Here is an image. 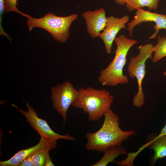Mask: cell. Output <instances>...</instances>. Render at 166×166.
<instances>
[{
    "label": "cell",
    "mask_w": 166,
    "mask_h": 166,
    "mask_svg": "<svg viewBox=\"0 0 166 166\" xmlns=\"http://www.w3.org/2000/svg\"><path fill=\"white\" fill-rule=\"evenodd\" d=\"M103 123L95 132H88L85 135L87 150L103 152L109 147L121 145L122 143L135 135L134 130L124 131L120 127L118 116L110 109L104 115Z\"/></svg>",
    "instance_id": "1"
},
{
    "label": "cell",
    "mask_w": 166,
    "mask_h": 166,
    "mask_svg": "<svg viewBox=\"0 0 166 166\" xmlns=\"http://www.w3.org/2000/svg\"><path fill=\"white\" fill-rule=\"evenodd\" d=\"M114 41L117 45L114 57L106 68L100 72L97 78L98 81L103 86H114L128 82L127 76L123 74V69L126 63L128 51L138 41L128 38L123 34L116 37Z\"/></svg>",
    "instance_id": "2"
},
{
    "label": "cell",
    "mask_w": 166,
    "mask_h": 166,
    "mask_svg": "<svg viewBox=\"0 0 166 166\" xmlns=\"http://www.w3.org/2000/svg\"><path fill=\"white\" fill-rule=\"evenodd\" d=\"M78 94L73 107L82 109L88 114V121H94L99 120L110 109L113 97L105 89H97L89 86L78 90Z\"/></svg>",
    "instance_id": "3"
},
{
    "label": "cell",
    "mask_w": 166,
    "mask_h": 166,
    "mask_svg": "<svg viewBox=\"0 0 166 166\" xmlns=\"http://www.w3.org/2000/svg\"><path fill=\"white\" fill-rule=\"evenodd\" d=\"M78 17L77 14L61 17L51 12L39 18H34L28 15L26 17L27 24L29 31L35 28H42L49 33L56 41L64 43L69 38L72 23Z\"/></svg>",
    "instance_id": "4"
},
{
    "label": "cell",
    "mask_w": 166,
    "mask_h": 166,
    "mask_svg": "<svg viewBox=\"0 0 166 166\" xmlns=\"http://www.w3.org/2000/svg\"><path fill=\"white\" fill-rule=\"evenodd\" d=\"M153 47L151 43L140 46L138 48V54L131 57L128 64L127 70L129 77H135L137 82V92L132 101L133 105L136 107H141L144 103L145 97L142 85L146 74L145 62L148 59H152Z\"/></svg>",
    "instance_id": "5"
},
{
    "label": "cell",
    "mask_w": 166,
    "mask_h": 166,
    "mask_svg": "<svg viewBox=\"0 0 166 166\" xmlns=\"http://www.w3.org/2000/svg\"><path fill=\"white\" fill-rule=\"evenodd\" d=\"M52 105L54 109L61 116L64 125L66 120V114L69 106L76 100L78 94L73 85L66 81L53 87L51 90Z\"/></svg>",
    "instance_id": "6"
},
{
    "label": "cell",
    "mask_w": 166,
    "mask_h": 166,
    "mask_svg": "<svg viewBox=\"0 0 166 166\" xmlns=\"http://www.w3.org/2000/svg\"><path fill=\"white\" fill-rule=\"evenodd\" d=\"M27 110L25 111L19 108L14 104L12 106L17 109L26 117V121L36 131L40 136L48 139L57 140L60 139L73 141L74 136L68 134L60 135L51 129L46 120L40 118L34 108L27 103Z\"/></svg>",
    "instance_id": "7"
},
{
    "label": "cell",
    "mask_w": 166,
    "mask_h": 166,
    "mask_svg": "<svg viewBox=\"0 0 166 166\" xmlns=\"http://www.w3.org/2000/svg\"><path fill=\"white\" fill-rule=\"evenodd\" d=\"M136 10L134 19L127 25V30L130 37L132 36L134 28L144 22H154L156 23L153 26L155 31L149 37V39L156 38L160 30H166V15L151 12L141 8H138Z\"/></svg>",
    "instance_id": "8"
},
{
    "label": "cell",
    "mask_w": 166,
    "mask_h": 166,
    "mask_svg": "<svg viewBox=\"0 0 166 166\" xmlns=\"http://www.w3.org/2000/svg\"><path fill=\"white\" fill-rule=\"evenodd\" d=\"M129 21V16L128 15L120 18L113 16L107 17L105 27L99 37L103 41L108 54L111 53L113 43L117 34L121 30L125 28V24Z\"/></svg>",
    "instance_id": "9"
},
{
    "label": "cell",
    "mask_w": 166,
    "mask_h": 166,
    "mask_svg": "<svg viewBox=\"0 0 166 166\" xmlns=\"http://www.w3.org/2000/svg\"><path fill=\"white\" fill-rule=\"evenodd\" d=\"M81 16L85 22L89 35L93 38L99 37L106 25L107 18L105 9L102 8L94 11L87 10L82 13Z\"/></svg>",
    "instance_id": "10"
},
{
    "label": "cell",
    "mask_w": 166,
    "mask_h": 166,
    "mask_svg": "<svg viewBox=\"0 0 166 166\" xmlns=\"http://www.w3.org/2000/svg\"><path fill=\"white\" fill-rule=\"evenodd\" d=\"M40 136L39 142L37 145L19 151L8 160L0 161V166H18L19 164L26 158L32 154L38 149L57 141L48 140L42 136Z\"/></svg>",
    "instance_id": "11"
},
{
    "label": "cell",
    "mask_w": 166,
    "mask_h": 166,
    "mask_svg": "<svg viewBox=\"0 0 166 166\" xmlns=\"http://www.w3.org/2000/svg\"><path fill=\"white\" fill-rule=\"evenodd\" d=\"M153 135L149 136L146 143L142 147L143 149L147 148L153 150L154 155L151 162L154 165L158 159L166 156V135L161 136Z\"/></svg>",
    "instance_id": "12"
},
{
    "label": "cell",
    "mask_w": 166,
    "mask_h": 166,
    "mask_svg": "<svg viewBox=\"0 0 166 166\" xmlns=\"http://www.w3.org/2000/svg\"><path fill=\"white\" fill-rule=\"evenodd\" d=\"M102 158L91 166H106L110 163H116L115 159L120 155H127V152L121 145L111 146L103 152Z\"/></svg>",
    "instance_id": "13"
},
{
    "label": "cell",
    "mask_w": 166,
    "mask_h": 166,
    "mask_svg": "<svg viewBox=\"0 0 166 166\" xmlns=\"http://www.w3.org/2000/svg\"><path fill=\"white\" fill-rule=\"evenodd\" d=\"M160 0H128L125 4L127 9L130 12L139 8L148 7L150 10H156L158 8Z\"/></svg>",
    "instance_id": "14"
},
{
    "label": "cell",
    "mask_w": 166,
    "mask_h": 166,
    "mask_svg": "<svg viewBox=\"0 0 166 166\" xmlns=\"http://www.w3.org/2000/svg\"><path fill=\"white\" fill-rule=\"evenodd\" d=\"M57 141L41 148L34 152L32 155L34 166H44L46 155L47 152L55 148Z\"/></svg>",
    "instance_id": "15"
},
{
    "label": "cell",
    "mask_w": 166,
    "mask_h": 166,
    "mask_svg": "<svg viewBox=\"0 0 166 166\" xmlns=\"http://www.w3.org/2000/svg\"><path fill=\"white\" fill-rule=\"evenodd\" d=\"M154 55L152 59V61L156 63L162 58L166 56V37L158 36L157 43L152 49Z\"/></svg>",
    "instance_id": "16"
},
{
    "label": "cell",
    "mask_w": 166,
    "mask_h": 166,
    "mask_svg": "<svg viewBox=\"0 0 166 166\" xmlns=\"http://www.w3.org/2000/svg\"><path fill=\"white\" fill-rule=\"evenodd\" d=\"M5 3V12H15L20 14L23 17H27L28 14L19 11L17 7L18 5L17 0H4Z\"/></svg>",
    "instance_id": "17"
},
{
    "label": "cell",
    "mask_w": 166,
    "mask_h": 166,
    "mask_svg": "<svg viewBox=\"0 0 166 166\" xmlns=\"http://www.w3.org/2000/svg\"><path fill=\"white\" fill-rule=\"evenodd\" d=\"M32 155H30L26 158L19 164L18 166H34L32 160Z\"/></svg>",
    "instance_id": "18"
},
{
    "label": "cell",
    "mask_w": 166,
    "mask_h": 166,
    "mask_svg": "<svg viewBox=\"0 0 166 166\" xmlns=\"http://www.w3.org/2000/svg\"><path fill=\"white\" fill-rule=\"evenodd\" d=\"M45 166H54V164L52 161L49 154V152L46 154L45 160Z\"/></svg>",
    "instance_id": "19"
},
{
    "label": "cell",
    "mask_w": 166,
    "mask_h": 166,
    "mask_svg": "<svg viewBox=\"0 0 166 166\" xmlns=\"http://www.w3.org/2000/svg\"><path fill=\"white\" fill-rule=\"evenodd\" d=\"M115 2L121 6L124 5L128 0H114Z\"/></svg>",
    "instance_id": "20"
},
{
    "label": "cell",
    "mask_w": 166,
    "mask_h": 166,
    "mask_svg": "<svg viewBox=\"0 0 166 166\" xmlns=\"http://www.w3.org/2000/svg\"><path fill=\"white\" fill-rule=\"evenodd\" d=\"M166 135V123L163 128L161 129L160 133L157 136H161Z\"/></svg>",
    "instance_id": "21"
},
{
    "label": "cell",
    "mask_w": 166,
    "mask_h": 166,
    "mask_svg": "<svg viewBox=\"0 0 166 166\" xmlns=\"http://www.w3.org/2000/svg\"><path fill=\"white\" fill-rule=\"evenodd\" d=\"M163 75L164 76H166V71H164L163 73Z\"/></svg>",
    "instance_id": "22"
}]
</instances>
